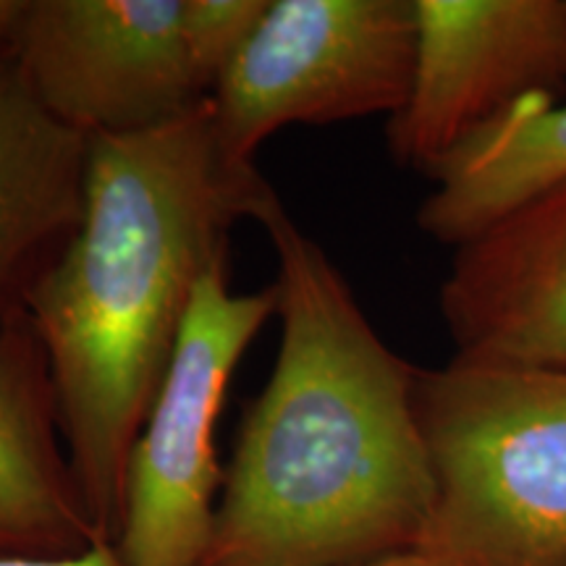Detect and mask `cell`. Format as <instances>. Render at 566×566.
<instances>
[{"mask_svg":"<svg viewBox=\"0 0 566 566\" xmlns=\"http://www.w3.org/2000/svg\"><path fill=\"white\" fill-rule=\"evenodd\" d=\"M268 3L271 0H184V45L197 87L208 97L258 30Z\"/></svg>","mask_w":566,"mask_h":566,"instance_id":"7c38bea8","label":"cell"},{"mask_svg":"<svg viewBox=\"0 0 566 566\" xmlns=\"http://www.w3.org/2000/svg\"><path fill=\"white\" fill-rule=\"evenodd\" d=\"M90 137L34 95L11 53H0V331L59 263L84 216Z\"/></svg>","mask_w":566,"mask_h":566,"instance_id":"30bf717a","label":"cell"},{"mask_svg":"<svg viewBox=\"0 0 566 566\" xmlns=\"http://www.w3.org/2000/svg\"><path fill=\"white\" fill-rule=\"evenodd\" d=\"M254 221L279 258L281 342L239 424L200 566H359L420 551L436 493L420 367L380 338L279 195Z\"/></svg>","mask_w":566,"mask_h":566,"instance_id":"6da1fadb","label":"cell"},{"mask_svg":"<svg viewBox=\"0 0 566 566\" xmlns=\"http://www.w3.org/2000/svg\"><path fill=\"white\" fill-rule=\"evenodd\" d=\"M97 535L63 443L48 354L30 315L0 331V556H74Z\"/></svg>","mask_w":566,"mask_h":566,"instance_id":"9c48e42d","label":"cell"},{"mask_svg":"<svg viewBox=\"0 0 566 566\" xmlns=\"http://www.w3.org/2000/svg\"><path fill=\"white\" fill-rule=\"evenodd\" d=\"M441 315L457 357L566 370V179L454 247Z\"/></svg>","mask_w":566,"mask_h":566,"instance_id":"ba28073f","label":"cell"},{"mask_svg":"<svg viewBox=\"0 0 566 566\" xmlns=\"http://www.w3.org/2000/svg\"><path fill=\"white\" fill-rule=\"evenodd\" d=\"M417 226L459 247L530 197L566 179V95H535L472 134L428 174Z\"/></svg>","mask_w":566,"mask_h":566,"instance_id":"8fae6325","label":"cell"},{"mask_svg":"<svg viewBox=\"0 0 566 566\" xmlns=\"http://www.w3.org/2000/svg\"><path fill=\"white\" fill-rule=\"evenodd\" d=\"M273 187L233 163L210 97L153 132L90 137L80 231L27 302L48 354L76 483L101 541L122 527L126 467L200 281Z\"/></svg>","mask_w":566,"mask_h":566,"instance_id":"7a4b0ae2","label":"cell"},{"mask_svg":"<svg viewBox=\"0 0 566 566\" xmlns=\"http://www.w3.org/2000/svg\"><path fill=\"white\" fill-rule=\"evenodd\" d=\"M412 63L415 0H271L210 95L218 139L252 163L283 126L391 118Z\"/></svg>","mask_w":566,"mask_h":566,"instance_id":"5b68a950","label":"cell"},{"mask_svg":"<svg viewBox=\"0 0 566 566\" xmlns=\"http://www.w3.org/2000/svg\"><path fill=\"white\" fill-rule=\"evenodd\" d=\"M30 0H0V53H11L24 24Z\"/></svg>","mask_w":566,"mask_h":566,"instance_id":"5bb4252c","label":"cell"},{"mask_svg":"<svg viewBox=\"0 0 566 566\" xmlns=\"http://www.w3.org/2000/svg\"><path fill=\"white\" fill-rule=\"evenodd\" d=\"M184 0H30L13 45L21 74L84 137L153 132L200 108Z\"/></svg>","mask_w":566,"mask_h":566,"instance_id":"8992f818","label":"cell"},{"mask_svg":"<svg viewBox=\"0 0 566 566\" xmlns=\"http://www.w3.org/2000/svg\"><path fill=\"white\" fill-rule=\"evenodd\" d=\"M0 566H126L113 543H95L74 556L34 558V556H0Z\"/></svg>","mask_w":566,"mask_h":566,"instance_id":"4fadbf2b","label":"cell"},{"mask_svg":"<svg viewBox=\"0 0 566 566\" xmlns=\"http://www.w3.org/2000/svg\"><path fill=\"white\" fill-rule=\"evenodd\" d=\"M359 566H457V564H451L449 558L428 554V551H407V554H396V556L380 558V562L359 564Z\"/></svg>","mask_w":566,"mask_h":566,"instance_id":"9a60e30c","label":"cell"},{"mask_svg":"<svg viewBox=\"0 0 566 566\" xmlns=\"http://www.w3.org/2000/svg\"><path fill=\"white\" fill-rule=\"evenodd\" d=\"M279 313V286L231 294L226 268L197 286L174 357L132 446L116 546L126 566H200L223 475L216 424L239 359Z\"/></svg>","mask_w":566,"mask_h":566,"instance_id":"277c9868","label":"cell"},{"mask_svg":"<svg viewBox=\"0 0 566 566\" xmlns=\"http://www.w3.org/2000/svg\"><path fill=\"white\" fill-rule=\"evenodd\" d=\"M562 92L566 0H415L412 82L388 150L430 174L512 105Z\"/></svg>","mask_w":566,"mask_h":566,"instance_id":"52a82bcc","label":"cell"},{"mask_svg":"<svg viewBox=\"0 0 566 566\" xmlns=\"http://www.w3.org/2000/svg\"><path fill=\"white\" fill-rule=\"evenodd\" d=\"M433 516L457 566H566V370L457 357L417 375Z\"/></svg>","mask_w":566,"mask_h":566,"instance_id":"3957f363","label":"cell"}]
</instances>
